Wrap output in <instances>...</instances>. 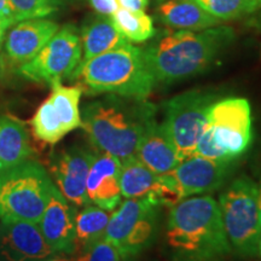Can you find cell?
Wrapping results in <instances>:
<instances>
[{
    "instance_id": "ba28073f",
    "label": "cell",
    "mask_w": 261,
    "mask_h": 261,
    "mask_svg": "<svg viewBox=\"0 0 261 261\" xmlns=\"http://www.w3.org/2000/svg\"><path fill=\"white\" fill-rule=\"evenodd\" d=\"M163 203L155 197L126 198L108 223L104 238L133 261L154 243L159 231Z\"/></svg>"
},
{
    "instance_id": "1f68e13d",
    "label": "cell",
    "mask_w": 261,
    "mask_h": 261,
    "mask_svg": "<svg viewBox=\"0 0 261 261\" xmlns=\"http://www.w3.org/2000/svg\"><path fill=\"white\" fill-rule=\"evenodd\" d=\"M257 192H259V208H260V223H261V179L257 185Z\"/></svg>"
},
{
    "instance_id": "836d02e7",
    "label": "cell",
    "mask_w": 261,
    "mask_h": 261,
    "mask_svg": "<svg viewBox=\"0 0 261 261\" xmlns=\"http://www.w3.org/2000/svg\"><path fill=\"white\" fill-rule=\"evenodd\" d=\"M257 255L261 257V234H260V240H259V248H257Z\"/></svg>"
},
{
    "instance_id": "30bf717a",
    "label": "cell",
    "mask_w": 261,
    "mask_h": 261,
    "mask_svg": "<svg viewBox=\"0 0 261 261\" xmlns=\"http://www.w3.org/2000/svg\"><path fill=\"white\" fill-rule=\"evenodd\" d=\"M234 161H218L200 155L182 160L167 174L161 175L163 204L172 205L188 197L205 195L224 184Z\"/></svg>"
},
{
    "instance_id": "7a4b0ae2",
    "label": "cell",
    "mask_w": 261,
    "mask_h": 261,
    "mask_svg": "<svg viewBox=\"0 0 261 261\" xmlns=\"http://www.w3.org/2000/svg\"><path fill=\"white\" fill-rule=\"evenodd\" d=\"M166 247L171 261H225L232 249L218 202L208 195H198L172 205Z\"/></svg>"
},
{
    "instance_id": "52a82bcc",
    "label": "cell",
    "mask_w": 261,
    "mask_h": 261,
    "mask_svg": "<svg viewBox=\"0 0 261 261\" xmlns=\"http://www.w3.org/2000/svg\"><path fill=\"white\" fill-rule=\"evenodd\" d=\"M218 204L232 252L246 259L257 256L261 223L256 182L241 175L220 195Z\"/></svg>"
},
{
    "instance_id": "83f0119b",
    "label": "cell",
    "mask_w": 261,
    "mask_h": 261,
    "mask_svg": "<svg viewBox=\"0 0 261 261\" xmlns=\"http://www.w3.org/2000/svg\"><path fill=\"white\" fill-rule=\"evenodd\" d=\"M90 3L97 14L104 16H112L116 10L120 9L116 0H90Z\"/></svg>"
},
{
    "instance_id": "d6a6232c",
    "label": "cell",
    "mask_w": 261,
    "mask_h": 261,
    "mask_svg": "<svg viewBox=\"0 0 261 261\" xmlns=\"http://www.w3.org/2000/svg\"><path fill=\"white\" fill-rule=\"evenodd\" d=\"M46 261H71L69 259H67V257H50V259H47Z\"/></svg>"
},
{
    "instance_id": "8fae6325",
    "label": "cell",
    "mask_w": 261,
    "mask_h": 261,
    "mask_svg": "<svg viewBox=\"0 0 261 261\" xmlns=\"http://www.w3.org/2000/svg\"><path fill=\"white\" fill-rule=\"evenodd\" d=\"M83 60V45L76 28L67 24L55 35L32 61L18 68V74L34 83L52 85L71 77Z\"/></svg>"
},
{
    "instance_id": "5bb4252c",
    "label": "cell",
    "mask_w": 261,
    "mask_h": 261,
    "mask_svg": "<svg viewBox=\"0 0 261 261\" xmlns=\"http://www.w3.org/2000/svg\"><path fill=\"white\" fill-rule=\"evenodd\" d=\"M0 221V261H45L56 255L38 224L22 220Z\"/></svg>"
},
{
    "instance_id": "ac0fdd59",
    "label": "cell",
    "mask_w": 261,
    "mask_h": 261,
    "mask_svg": "<svg viewBox=\"0 0 261 261\" xmlns=\"http://www.w3.org/2000/svg\"><path fill=\"white\" fill-rule=\"evenodd\" d=\"M136 156L158 175L167 174L180 163L167 128L156 119L146 127L137 146Z\"/></svg>"
},
{
    "instance_id": "603a6c76",
    "label": "cell",
    "mask_w": 261,
    "mask_h": 261,
    "mask_svg": "<svg viewBox=\"0 0 261 261\" xmlns=\"http://www.w3.org/2000/svg\"><path fill=\"white\" fill-rule=\"evenodd\" d=\"M109 211L102 210L94 204L84 205L75 217V253H81L102 240L109 223Z\"/></svg>"
},
{
    "instance_id": "5b68a950",
    "label": "cell",
    "mask_w": 261,
    "mask_h": 261,
    "mask_svg": "<svg viewBox=\"0 0 261 261\" xmlns=\"http://www.w3.org/2000/svg\"><path fill=\"white\" fill-rule=\"evenodd\" d=\"M252 140L249 102L241 97L218 99L210 108L195 155L218 161H234L249 149Z\"/></svg>"
},
{
    "instance_id": "44dd1931",
    "label": "cell",
    "mask_w": 261,
    "mask_h": 261,
    "mask_svg": "<svg viewBox=\"0 0 261 261\" xmlns=\"http://www.w3.org/2000/svg\"><path fill=\"white\" fill-rule=\"evenodd\" d=\"M120 188L125 198L155 197L163 203L161 175L149 169L137 159V156L121 161Z\"/></svg>"
},
{
    "instance_id": "ffe728a7",
    "label": "cell",
    "mask_w": 261,
    "mask_h": 261,
    "mask_svg": "<svg viewBox=\"0 0 261 261\" xmlns=\"http://www.w3.org/2000/svg\"><path fill=\"white\" fill-rule=\"evenodd\" d=\"M32 155L25 123L12 115H0V172L31 160Z\"/></svg>"
},
{
    "instance_id": "8992f818",
    "label": "cell",
    "mask_w": 261,
    "mask_h": 261,
    "mask_svg": "<svg viewBox=\"0 0 261 261\" xmlns=\"http://www.w3.org/2000/svg\"><path fill=\"white\" fill-rule=\"evenodd\" d=\"M52 187L48 172L32 159L0 172V220L39 224Z\"/></svg>"
},
{
    "instance_id": "f1b7e54d",
    "label": "cell",
    "mask_w": 261,
    "mask_h": 261,
    "mask_svg": "<svg viewBox=\"0 0 261 261\" xmlns=\"http://www.w3.org/2000/svg\"><path fill=\"white\" fill-rule=\"evenodd\" d=\"M0 22L14 25L18 22L10 0H0Z\"/></svg>"
},
{
    "instance_id": "9a60e30c",
    "label": "cell",
    "mask_w": 261,
    "mask_h": 261,
    "mask_svg": "<svg viewBox=\"0 0 261 261\" xmlns=\"http://www.w3.org/2000/svg\"><path fill=\"white\" fill-rule=\"evenodd\" d=\"M60 29L51 19L29 18L16 23L4 40V62L10 68H18L32 61Z\"/></svg>"
},
{
    "instance_id": "d4e9b609",
    "label": "cell",
    "mask_w": 261,
    "mask_h": 261,
    "mask_svg": "<svg viewBox=\"0 0 261 261\" xmlns=\"http://www.w3.org/2000/svg\"><path fill=\"white\" fill-rule=\"evenodd\" d=\"M219 21H233L261 10V0H195Z\"/></svg>"
},
{
    "instance_id": "4316f807",
    "label": "cell",
    "mask_w": 261,
    "mask_h": 261,
    "mask_svg": "<svg viewBox=\"0 0 261 261\" xmlns=\"http://www.w3.org/2000/svg\"><path fill=\"white\" fill-rule=\"evenodd\" d=\"M76 261H123L121 254L106 238L97 241L80 253Z\"/></svg>"
},
{
    "instance_id": "7c38bea8",
    "label": "cell",
    "mask_w": 261,
    "mask_h": 261,
    "mask_svg": "<svg viewBox=\"0 0 261 261\" xmlns=\"http://www.w3.org/2000/svg\"><path fill=\"white\" fill-rule=\"evenodd\" d=\"M51 94L45 99L31 120L33 135L47 144H56L71 130L83 126L80 85L64 86L62 81L51 85Z\"/></svg>"
},
{
    "instance_id": "277c9868",
    "label": "cell",
    "mask_w": 261,
    "mask_h": 261,
    "mask_svg": "<svg viewBox=\"0 0 261 261\" xmlns=\"http://www.w3.org/2000/svg\"><path fill=\"white\" fill-rule=\"evenodd\" d=\"M71 79L80 80L90 93L136 99H146L156 85L143 50L130 42L81 62Z\"/></svg>"
},
{
    "instance_id": "484cf974",
    "label": "cell",
    "mask_w": 261,
    "mask_h": 261,
    "mask_svg": "<svg viewBox=\"0 0 261 261\" xmlns=\"http://www.w3.org/2000/svg\"><path fill=\"white\" fill-rule=\"evenodd\" d=\"M18 22L29 18H42L58 11L61 0H10Z\"/></svg>"
},
{
    "instance_id": "d6986e66",
    "label": "cell",
    "mask_w": 261,
    "mask_h": 261,
    "mask_svg": "<svg viewBox=\"0 0 261 261\" xmlns=\"http://www.w3.org/2000/svg\"><path fill=\"white\" fill-rule=\"evenodd\" d=\"M159 21L178 31L200 32L217 27L221 21L208 14L195 0H166L158 8Z\"/></svg>"
},
{
    "instance_id": "2e32d148",
    "label": "cell",
    "mask_w": 261,
    "mask_h": 261,
    "mask_svg": "<svg viewBox=\"0 0 261 261\" xmlns=\"http://www.w3.org/2000/svg\"><path fill=\"white\" fill-rule=\"evenodd\" d=\"M76 207L71 204L54 184L40 221L42 236L55 253H75V217Z\"/></svg>"
},
{
    "instance_id": "e0dca14e",
    "label": "cell",
    "mask_w": 261,
    "mask_h": 261,
    "mask_svg": "<svg viewBox=\"0 0 261 261\" xmlns=\"http://www.w3.org/2000/svg\"><path fill=\"white\" fill-rule=\"evenodd\" d=\"M121 161L107 152L97 151L86 180V195L91 204L112 212L121 203Z\"/></svg>"
},
{
    "instance_id": "e575fe53",
    "label": "cell",
    "mask_w": 261,
    "mask_h": 261,
    "mask_svg": "<svg viewBox=\"0 0 261 261\" xmlns=\"http://www.w3.org/2000/svg\"><path fill=\"white\" fill-rule=\"evenodd\" d=\"M158 3H162V2H166V0H156Z\"/></svg>"
},
{
    "instance_id": "6da1fadb",
    "label": "cell",
    "mask_w": 261,
    "mask_h": 261,
    "mask_svg": "<svg viewBox=\"0 0 261 261\" xmlns=\"http://www.w3.org/2000/svg\"><path fill=\"white\" fill-rule=\"evenodd\" d=\"M233 40V29L220 24L200 32H163L142 50L155 83L173 84L210 69Z\"/></svg>"
},
{
    "instance_id": "4fadbf2b",
    "label": "cell",
    "mask_w": 261,
    "mask_h": 261,
    "mask_svg": "<svg viewBox=\"0 0 261 261\" xmlns=\"http://www.w3.org/2000/svg\"><path fill=\"white\" fill-rule=\"evenodd\" d=\"M96 152L81 145L54 152L48 173L62 195L75 207L90 204L86 195V180Z\"/></svg>"
},
{
    "instance_id": "9c48e42d",
    "label": "cell",
    "mask_w": 261,
    "mask_h": 261,
    "mask_svg": "<svg viewBox=\"0 0 261 261\" xmlns=\"http://www.w3.org/2000/svg\"><path fill=\"white\" fill-rule=\"evenodd\" d=\"M217 98L213 92L192 90L178 94L166 103L162 122L180 161L195 155L196 145L207 123L210 108L218 100Z\"/></svg>"
},
{
    "instance_id": "7402d4cb",
    "label": "cell",
    "mask_w": 261,
    "mask_h": 261,
    "mask_svg": "<svg viewBox=\"0 0 261 261\" xmlns=\"http://www.w3.org/2000/svg\"><path fill=\"white\" fill-rule=\"evenodd\" d=\"M80 38L83 45L81 62L89 61L128 42L117 31L110 16L99 14L84 24Z\"/></svg>"
},
{
    "instance_id": "f546056e",
    "label": "cell",
    "mask_w": 261,
    "mask_h": 261,
    "mask_svg": "<svg viewBox=\"0 0 261 261\" xmlns=\"http://www.w3.org/2000/svg\"><path fill=\"white\" fill-rule=\"evenodd\" d=\"M119 8L130 11H144L149 4V0H116Z\"/></svg>"
},
{
    "instance_id": "d590c367",
    "label": "cell",
    "mask_w": 261,
    "mask_h": 261,
    "mask_svg": "<svg viewBox=\"0 0 261 261\" xmlns=\"http://www.w3.org/2000/svg\"><path fill=\"white\" fill-rule=\"evenodd\" d=\"M45 261H46V260H45Z\"/></svg>"
},
{
    "instance_id": "cb8c5ba5",
    "label": "cell",
    "mask_w": 261,
    "mask_h": 261,
    "mask_svg": "<svg viewBox=\"0 0 261 261\" xmlns=\"http://www.w3.org/2000/svg\"><path fill=\"white\" fill-rule=\"evenodd\" d=\"M110 17L117 31L128 42L142 44L156 35L152 17L144 11H130L120 8Z\"/></svg>"
},
{
    "instance_id": "3957f363",
    "label": "cell",
    "mask_w": 261,
    "mask_h": 261,
    "mask_svg": "<svg viewBox=\"0 0 261 261\" xmlns=\"http://www.w3.org/2000/svg\"><path fill=\"white\" fill-rule=\"evenodd\" d=\"M155 119L156 107L146 99L109 94L84 107L81 127L97 151L123 161L136 156L140 138Z\"/></svg>"
},
{
    "instance_id": "4dcf8cb0",
    "label": "cell",
    "mask_w": 261,
    "mask_h": 261,
    "mask_svg": "<svg viewBox=\"0 0 261 261\" xmlns=\"http://www.w3.org/2000/svg\"><path fill=\"white\" fill-rule=\"evenodd\" d=\"M10 27H12V25H10L9 23H6V22H0V48H2L3 44H4L6 31H8Z\"/></svg>"
}]
</instances>
